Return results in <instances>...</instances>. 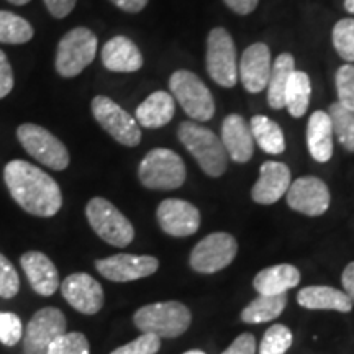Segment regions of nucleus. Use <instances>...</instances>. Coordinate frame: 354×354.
<instances>
[{"mask_svg":"<svg viewBox=\"0 0 354 354\" xmlns=\"http://www.w3.org/2000/svg\"><path fill=\"white\" fill-rule=\"evenodd\" d=\"M3 180L13 201L26 214L50 218L63 207V194L56 180L24 159L7 162Z\"/></svg>","mask_w":354,"mask_h":354,"instance_id":"obj_1","label":"nucleus"},{"mask_svg":"<svg viewBox=\"0 0 354 354\" xmlns=\"http://www.w3.org/2000/svg\"><path fill=\"white\" fill-rule=\"evenodd\" d=\"M177 136L207 176L220 177L227 171L225 146L209 128L196 122H183L177 128Z\"/></svg>","mask_w":354,"mask_h":354,"instance_id":"obj_2","label":"nucleus"},{"mask_svg":"<svg viewBox=\"0 0 354 354\" xmlns=\"http://www.w3.org/2000/svg\"><path fill=\"white\" fill-rule=\"evenodd\" d=\"M190 320V310L176 300L145 305L133 315V323L141 333L156 335L158 338H177L184 335Z\"/></svg>","mask_w":354,"mask_h":354,"instance_id":"obj_3","label":"nucleus"},{"mask_svg":"<svg viewBox=\"0 0 354 354\" xmlns=\"http://www.w3.org/2000/svg\"><path fill=\"white\" fill-rule=\"evenodd\" d=\"M140 183L151 190L179 189L185 180V166L179 154L167 148H154L138 167Z\"/></svg>","mask_w":354,"mask_h":354,"instance_id":"obj_4","label":"nucleus"},{"mask_svg":"<svg viewBox=\"0 0 354 354\" xmlns=\"http://www.w3.org/2000/svg\"><path fill=\"white\" fill-rule=\"evenodd\" d=\"M97 55V37L86 26H77L61 38L56 50L55 68L61 77H76Z\"/></svg>","mask_w":354,"mask_h":354,"instance_id":"obj_5","label":"nucleus"},{"mask_svg":"<svg viewBox=\"0 0 354 354\" xmlns=\"http://www.w3.org/2000/svg\"><path fill=\"white\" fill-rule=\"evenodd\" d=\"M86 216L97 236H100L109 245L125 248L135 238L131 221L107 198H91L86 207Z\"/></svg>","mask_w":354,"mask_h":354,"instance_id":"obj_6","label":"nucleus"},{"mask_svg":"<svg viewBox=\"0 0 354 354\" xmlns=\"http://www.w3.org/2000/svg\"><path fill=\"white\" fill-rule=\"evenodd\" d=\"M17 138L25 151L37 159L39 165L53 171H64L69 166L68 148L46 128L35 123H24L17 128Z\"/></svg>","mask_w":354,"mask_h":354,"instance_id":"obj_7","label":"nucleus"},{"mask_svg":"<svg viewBox=\"0 0 354 354\" xmlns=\"http://www.w3.org/2000/svg\"><path fill=\"white\" fill-rule=\"evenodd\" d=\"M169 88L174 99L190 118L207 122L214 117L215 102L209 87L190 71H176L169 79Z\"/></svg>","mask_w":354,"mask_h":354,"instance_id":"obj_8","label":"nucleus"},{"mask_svg":"<svg viewBox=\"0 0 354 354\" xmlns=\"http://www.w3.org/2000/svg\"><path fill=\"white\" fill-rule=\"evenodd\" d=\"M91 109L97 123L115 141H118L123 146H130V148L140 145L141 130L138 122L120 105L115 104L112 99L105 95H97L92 100Z\"/></svg>","mask_w":354,"mask_h":354,"instance_id":"obj_9","label":"nucleus"},{"mask_svg":"<svg viewBox=\"0 0 354 354\" xmlns=\"http://www.w3.org/2000/svg\"><path fill=\"white\" fill-rule=\"evenodd\" d=\"M238 243L230 233H212L194 246L190 268L198 274H215L228 268L236 258Z\"/></svg>","mask_w":354,"mask_h":354,"instance_id":"obj_10","label":"nucleus"},{"mask_svg":"<svg viewBox=\"0 0 354 354\" xmlns=\"http://www.w3.org/2000/svg\"><path fill=\"white\" fill-rule=\"evenodd\" d=\"M207 71L221 87H233L238 81L236 48L225 28H214L207 39Z\"/></svg>","mask_w":354,"mask_h":354,"instance_id":"obj_11","label":"nucleus"},{"mask_svg":"<svg viewBox=\"0 0 354 354\" xmlns=\"http://www.w3.org/2000/svg\"><path fill=\"white\" fill-rule=\"evenodd\" d=\"M66 315L56 307H43L28 322L24 336L25 354H48L51 343L66 333Z\"/></svg>","mask_w":354,"mask_h":354,"instance_id":"obj_12","label":"nucleus"},{"mask_svg":"<svg viewBox=\"0 0 354 354\" xmlns=\"http://www.w3.org/2000/svg\"><path fill=\"white\" fill-rule=\"evenodd\" d=\"M286 198L292 210L308 216H320L328 210L331 196L328 185L322 179L305 176L290 183Z\"/></svg>","mask_w":354,"mask_h":354,"instance_id":"obj_13","label":"nucleus"},{"mask_svg":"<svg viewBox=\"0 0 354 354\" xmlns=\"http://www.w3.org/2000/svg\"><path fill=\"white\" fill-rule=\"evenodd\" d=\"M159 261L154 256L113 254L105 259L95 261V269L100 276L112 282H131L149 277L158 271Z\"/></svg>","mask_w":354,"mask_h":354,"instance_id":"obj_14","label":"nucleus"},{"mask_svg":"<svg viewBox=\"0 0 354 354\" xmlns=\"http://www.w3.org/2000/svg\"><path fill=\"white\" fill-rule=\"evenodd\" d=\"M61 294L71 307L82 315H95L104 307L100 282L86 272L71 274L61 284Z\"/></svg>","mask_w":354,"mask_h":354,"instance_id":"obj_15","label":"nucleus"},{"mask_svg":"<svg viewBox=\"0 0 354 354\" xmlns=\"http://www.w3.org/2000/svg\"><path fill=\"white\" fill-rule=\"evenodd\" d=\"M156 216L159 227L169 236H190L201 227V212L196 205L180 198L162 201L158 207Z\"/></svg>","mask_w":354,"mask_h":354,"instance_id":"obj_16","label":"nucleus"},{"mask_svg":"<svg viewBox=\"0 0 354 354\" xmlns=\"http://www.w3.org/2000/svg\"><path fill=\"white\" fill-rule=\"evenodd\" d=\"M271 51L268 44L254 43L241 56L240 77L241 84L251 94H259L268 87L269 76H271Z\"/></svg>","mask_w":354,"mask_h":354,"instance_id":"obj_17","label":"nucleus"},{"mask_svg":"<svg viewBox=\"0 0 354 354\" xmlns=\"http://www.w3.org/2000/svg\"><path fill=\"white\" fill-rule=\"evenodd\" d=\"M290 187V169L284 162L266 161L259 169V179L251 190V197L261 205H271L282 198Z\"/></svg>","mask_w":354,"mask_h":354,"instance_id":"obj_18","label":"nucleus"},{"mask_svg":"<svg viewBox=\"0 0 354 354\" xmlns=\"http://www.w3.org/2000/svg\"><path fill=\"white\" fill-rule=\"evenodd\" d=\"M20 266L37 294L51 297L59 289V274L56 266L41 251H26L21 254Z\"/></svg>","mask_w":354,"mask_h":354,"instance_id":"obj_19","label":"nucleus"},{"mask_svg":"<svg viewBox=\"0 0 354 354\" xmlns=\"http://www.w3.org/2000/svg\"><path fill=\"white\" fill-rule=\"evenodd\" d=\"M221 143L234 162H248L253 158L254 145L251 128L240 115H228L221 123Z\"/></svg>","mask_w":354,"mask_h":354,"instance_id":"obj_20","label":"nucleus"},{"mask_svg":"<svg viewBox=\"0 0 354 354\" xmlns=\"http://www.w3.org/2000/svg\"><path fill=\"white\" fill-rule=\"evenodd\" d=\"M102 63L112 73H136L143 66V55L127 37H113L104 44Z\"/></svg>","mask_w":354,"mask_h":354,"instance_id":"obj_21","label":"nucleus"},{"mask_svg":"<svg viewBox=\"0 0 354 354\" xmlns=\"http://www.w3.org/2000/svg\"><path fill=\"white\" fill-rule=\"evenodd\" d=\"M174 97L165 91H158L153 92L148 99H145L138 105L135 113V120L138 122L140 127L154 130V128L167 125L172 120V117H174Z\"/></svg>","mask_w":354,"mask_h":354,"instance_id":"obj_22","label":"nucleus"},{"mask_svg":"<svg viewBox=\"0 0 354 354\" xmlns=\"http://www.w3.org/2000/svg\"><path fill=\"white\" fill-rule=\"evenodd\" d=\"M300 284V272L292 264H277L266 268L254 277L253 287L259 295L286 294Z\"/></svg>","mask_w":354,"mask_h":354,"instance_id":"obj_23","label":"nucleus"},{"mask_svg":"<svg viewBox=\"0 0 354 354\" xmlns=\"http://www.w3.org/2000/svg\"><path fill=\"white\" fill-rule=\"evenodd\" d=\"M307 145L312 158L318 162H326L333 154V125L326 112L312 113L307 127Z\"/></svg>","mask_w":354,"mask_h":354,"instance_id":"obj_24","label":"nucleus"},{"mask_svg":"<svg viewBox=\"0 0 354 354\" xmlns=\"http://www.w3.org/2000/svg\"><path fill=\"white\" fill-rule=\"evenodd\" d=\"M300 307L308 310H336V312H351L353 302L344 292L328 286H310L297 294Z\"/></svg>","mask_w":354,"mask_h":354,"instance_id":"obj_25","label":"nucleus"},{"mask_svg":"<svg viewBox=\"0 0 354 354\" xmlns=\"http://www.w3.org/2000/svg\"><path fill=\"white\" fill-rule=\"evenodd\" d=\"M295 71V59L289 53L277 56L271 68V76L268 82V102L274 110L284 109V95L292 73Z\"/></svg>","mask_w":354,"mask_h":354,"instance_id":"obj_26","label":"nucleus"},{"mask_svg":"<svg viewBox=\"0 0 354 354\" xmlns=\"http://www.w3.org/2000/svg\"><path fill=\"white\" fill-rule=\"evenodd\" d=\"M251 135L259 145V148L268 154H281L286 149L284 133L281 127L271 118L264 117V115H256L251 118Z\"/></svg>","mask_w":354,"mask_h":354,"instance_id":"obj_27","label":"nucleus"},{"mask_svg":"<svg viewBox=\"0 0 354 354\" xmlns=\"http://www.w3.org/2000/svg\"><path fill=\"white\" fill-rule=\"evenodd\" d=\"M287 305V294L258 295L248 307L243 308L241 320L245 323L271 322L284 312Z\"/></svg>","mask_w":354,"mask_h":354,"instance_id":"obj_28","label":"nucleus"},{"mask_svg":"<svg viewBox=\"0 0 354 354\" xmlns=\"http://www.w3.org/2000/svg\"><path fill=\"white\" fill-rule=\"evenodd\" d=\"M310 94H312V86L308 76L302 71L295 69L287 84L284 95V107L289 110L292 117H304L310 104Z\"/></svg>","mask_w":354,"mask_h":354,"instance_id":"obj_29","label":"nucleus"},{"mask_svg":"<svg viewBox=\"0 0 354 354\" xmlns=\"http://www.w3.org/2000/svg\"><path fill=\"white\" fill-rule=\"evenodd\" d=\"M35 30L30 21L15 13L0 10V43L24 44L33 38Z\"/></svg>","mask_w":354,"mask_h":354,"instance_id":"obj_30","label":"nucleus"},{"mask_svg":"<svg viewBox=\"0 0 354 354\" xmlns=\"http://www.w3.org/2000/svg\"><path fill=\"white\" fill-rule=\"evenodd\" d=\"M330 118L333 125V135L349 153H354V112L342 104H331Z\"/></svg>","mask_w":354,"mask_h":354,"instance_id":"obj_31","label":"nucleus"},{"mask_svg":"<svg viewBox=\"0 0 354 354\" xmlns=\"http://www.w3.org/2000/svg\"><path fill=\"white\" fill-rule=\"evenodd\" d=\"M294 335L286 325H272L268 328L259 344V354H286L292 346Z\"/></svg>","mask_w":354,"mask_h":354,"instance_id":"obj_32","label":"nucleus"},{"mask_svg":"<svg viewBox=\"0 0 354 354\" xmlns=\"http://www.w3.org/2000/svg\"><path fill=\"white\" fill-rule=\"evenodd\" d=\"M333 46L348 63L354 61V20H339L333 28Z\"/></svg>","mask_w":354,"mask_h":354,"instance_id":"obj_33","label":"nucleus"},{"mask_svg":"<svg viewBox=\"0 0 354 354\" xmlns=\"http://www.w3.org/2000/svg\"><path fill=\"white\" fill-rule=\"evenodd\" d=\"M48 354H91L86 335L79 331H66L51 343Z\"/></svg>","mask_w":354,"mask_h":354,"instance_id":"obj_34","label":"nucleus"},{"mask_svg":"<svg viewBox=\"0 0 354 354\" xmlns=\"http://www.w3.org/2000/svg\"><path fill=\"white\" fill-rule=\"evenodd\" d=\"M336 91L339 104L354 112V66L344 64L336 73Z\"/></svg>","mask_w":354,"mask_h":354,"instance_id":"obj_35","label":"nucleus"},{"mask_svg":"<svg viewBox=\"0 0 354 354\" xmlns=\"http://www.w3.org/2000/svg\"><path fill=\"white\" fill-rule=\"evenodd\" d=\"M20 290V277L13 264L0 253V297L13 299Z\"/></svg>","mask_w":354,"mask_h":354,"instance_id":"obj_36","label":"nucleus"},{"mask_svg":"<svg viewBox=\"0 0 354 354\" xmlns=\"http://www.w3.org/2000/svg\"><path fill=\"white\" fill-rule=\"evenodd\" d=\"M24 336V325L19 315L12 312H0V343L15 346Z\"/></svg>","mask_w":354,"mask_h":354,"instance_id":"obj_37","label":"nucleus"},{"mask_svg":"<svg viewBox=\"0 0 354 354\" xmlns=\"http://www.w3.org/2000/svg\"><path fill=\"white\" fill-rule=\"evenodd\" d=\"M161 349V338L151 333H141L128 344L113 349L110 354H156Z\"/></svg>","mask_w":354,"mask_h":354,"instance_id":"obj_38","label":"nucleus"},{"mask_svg":"<svg viewBox=\"0 0 354 354\" xmlns=\"http://www.w3.org/2000/svg\"><path fill=\"white\" fill-rule=\"evenodd\" d=\"M13 84H15V79H13L10 61H8L6 53L0 50V99L10 94L13 91Z\"/></svg>","mask_w":354,"mask_h":354,"instance_id":"obj_39","label":"nucleus"},{"mask_svg":"<svg viewBox=\"0 0 354 354\" xmlns=\"http://www.w3.org/2000/svg\"><path fill=\"white\" fill-rule=\"evenodd\" d=\"M221 354H256V338L251 333H243Z\"/></svg>","mask_w":354,"mask_h":354,"instance_id":"obj_40","label":"nucleus"},{"mask_svg":"<svg viewBox=\"0 0 354 354\" xmlns=\"http://www.w3.org/2000/svg\"><path fill=\"white\" fill-rule=\"evenodd\" d=\"M76 2L77 0H44V6L55 19H64L74 10Z\"/></svg>","mask_w":354,"mask_h":354,"instance_id":"obj_41","label":"nucleus"},{"mask_svg":"<svg viewBox=\"0 0 354 354\" xmlns=\"http://www.w3.org/2000/svg\"><path fill=\"white\" fill-rule=\"evenodd\" d=\"M233 12L240 13V15H248L258 7L259 0H223Z\"/></svg>","mask_w":354,"mask_h":354,"instance_id":"obj_42","label":"nucleus"},{"mask_svg":"<svg viewBox=\"0 0 354 354\" xmlns=\"http://www.w3.org/2000/svg\"><path fill=\"white\" fill-rule=\"evenodd\" d=\"M342 282H343V289L344 294L348 295L349 300H351L354 305V261L349 263L346 268H344L343 276H342Z\"/></svg>","mask_w":354,"mask_h":354,"instance_id":"obj_43","label":"nucleus"},{"mask_svg":"<svg viewBox=\"0 0 354 354\" xmlns=\"http://www.w3.org/2000/svg\"><path fill=\"white\" fill-rule=\"evenodd\" d=\"M115 7H118L123 12L128 13H138L143 10L148 3V0H110Z\"/></svg>","mask_w":354,"mask_h":354,"instance_id":"obj_44","label":"nucleus"},{"mask_svg":"<svg viewBox=\"0 0 354 354\" xmlns=\"http://www.w3.org/2000/svg\"><path fill=\"white\" fill-rule=\"evenodd\" d=\"M344 8L349 13H354V0H344Z\"/></svg>","mask_w":354,"mask_h":354,"instance_id":"obj_45","label":"nucleus"},{"mask_svg":"<svg viewBox=\"0 0 354 354\" xmlns=\"http://www.w3.org/2000/svg\"><path fill=\"white\" fill-rule=\"evenodd\" d=\"M7 2L13 3V6H26V3H30L32 0H7Z\"/></svg>","mask_w":354,"mask_h":354,"instance_id":"obj_46","label":"nucleus"},{"mask_svg":"<svg viewBox=\"0 0 354 354\" xmlns=\"http://www.w3.org/2000/svg\"><path fill=\"white\" fill-rule=\"evenodd\" d=\"M184 354H205V353L197 351V349H194V351H187V353H184Z\"/></svg>","mask_w":354,"mask_h":354,"instance_id":"obj_47","label":"nucleus"}]
</instances>
